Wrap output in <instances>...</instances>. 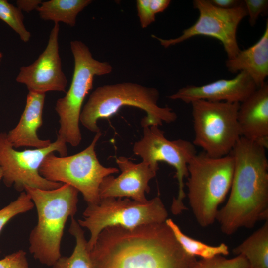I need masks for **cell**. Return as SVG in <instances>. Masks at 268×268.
I'll return each mask as SVG.
<instances>
[{
    "mask_svg": "<svg viewBox=\"0 0 268 268\" xmlns=\"http://www.w3.org/2000/svg\"><path fill=\"white\" fill-rule=\"evenodd\" d=\"M116 162L121 173L116 177L110 175L103 179L99 187L100 199L126 198L146 201L145 193L150 190L149 182L155 177L157 171L143 161L134 163L124 156L116 158Z\"/></svg>",
    "mask_w": 268,
    "mask_h": 268,
    "instance_id": "14",
    "label": "cell"
},
{
    "mask_svg": "<svg viewBox=\"0 0 268 268\" xmlns=\"http://www.w3.org/2000/svg\"><path fill=\"white\" fill-rule=\"evenodd\" d=\"M34 207V204L29 196L24 191L21 192L15 200L0 210V233L14 217L29 211Z\"/></svg>",
    "mask_w": 268,
    "mask_h": 268,
    "instance_id": "24",
    "label": "cell"
},
{
    "mask_svg": "<svg viewBox=\"0 0 268 268\" xmlns=\"http://www.w3.org/2000/svg\"><path fill=\"white\" fill-rule=\"evenodd\" d=\"M0 19L8 25L24 42H27L31 38V33L24 24L22 11L6 0H0Z\"/></svg>",
    "mask_w": 268,
    "mask_h": 268,
    "instance_id": "23",
    "label": "cell"
},
{
    "mask_svg": "<svg viewBox=\"0 0 268 268\" xmlns=\"http://www.w3.org/2000/svg\"><path fill=\"white\" fill-rule=\"evenodd\" d=\"M257 88L244 71L231 79H219L203 85H187L168 97L191 103L198 100L241 103Z\"/></svg>",
    "mask_w": 268,
    "mask_h": 268,
    "instance_id": "15",
    "label": "cell"
},
{
    "mask_svg": "<svg viewBox=\"0 0 268 268\" xmlns=\"http://www.w3.org/2000/svg\"><path fill=\"white\" fill-rule=\"evenodd\" d=\"M67 143L57 138L48 147L23 151L16 150L9 142L7 133H0V166L3 172L6 186H14L19 192L26 187L49 190L59 188L63 184L48 181L39 173V169L46 156L58 152L60 156L67 155Z\"/></svg>",
    "mask_w": 268,
    "mask_h": 268,
    "instance_id": "12",
    "label": "cell"
},
{
    "mask_svg": "<svg viewBox=\"0 0 268 268\" xmlns=\"http://www.w3.org/2000/svg\"><path fill=\"white\" fill-rule=\"evenodd\" d=\"M59 24L54 23L43 52L31 64L20 68L16 80L26 85L29 92H66L67 80L62 70L59 54Z\"/></svg>",
    "mask_w": 268,
    "mask_h": 268,
    "instance_id": "13",
    "label": "cell"
},
{
    "mask_svg": "<svg viewBox=\"0 0 268 268\" xmlns=\"http://www.w3.org/2000/svg\"><path fill=\"white\" fill-rule=\"evenodd\" d=\"M248 16L249 23L254 26L260 15L268 10V0H243Z\"/></svg>",
    "mask_w": 268,
    "mask_h": 268,
    "instance_id": "26",
    "label": "cell"
},
{
    "mask_svg": "<svg viewBox=\"0 0 268 268\" xmlns=\"http://www.w3.org/2000/svg\"><path fill=\"white\" fill-rule=\"evenodd\" d=\"M193 3L199 12L198 18L193 25L184 29L180 36L167 39L154 35L152 37L166 48L194 36L210 37L221 43L227 59L234 58L240 50L237 40V30L240 22L247 16L243 1L230 9L218 7L209 0H194Z\"/></svg>",
    "mask_w": 268,
    "mask_h": 268,
    "instance_id": "11",
    "label": "cell"
},
{
    "mask_svg": "<svg viewBox=\"0 0 268 268\" xmlns=\"http://www.w3.org/2000/svg\"><path fill=\"white\" fill-rule=\"evenodd\" d=\"M2 58V53L0 51V63H1V61Z\"/></svg>",
    "mask_w": 268,
    "mask_h": 268,
    "instance_id": "32",
    "label": "cell"
},
{
    "mask_svg": "<svg viewBox=\"0 0 268 268\" xmlns=\"http://www.w3.org/2000/svg\"><path fill=\"white\" fill-rule=\"evenodd\" d=\"M3 170L1 167V166H0V181L3 179Z\"/></svg>",
    "mask_w": 268,
    "mask_h": 268,
    "instance_id": "31",
    "label": "cell"
},
{
    "mask_svg": "<svg viewBox=\"0 0 268 268\" xmlns=\"http://www.w3.org/2000/svg\"><path fill=\"white\" fill-rule=\"evenodd\" d=\"M133 151L156 171L160 162L174 168L178 190L177 197L173 199L171 211L173 214L178 215L186 210L183 202L186 197L184 179L188 176V165L197 154L193 143L182 139L168 140L159 126L152 125L143 127V137L134 143Z\"/></svg>",
    "mask_w": 268,
    "mask_h": 268,
    "instance_id": "10",
    "label": "cell"
},
{
    "mask_svg": "<svg viewBox=\"0 0 268 268\" xmlns=\"http://www.w3.org/2000/svg\"><path fill=\"white\" fill-rule=\"evenodd\" d=\"M101 135V132L96 133L90 145L75 154L58 157L50 153L40 166V174L48 181L74 187L82 194L88 205L97 204L102 180L119 171L116 167L104 166L97 158L95 146Z\"/></svg>",
    "mask_w": 268,
    "mask_h": 268,
    "instance_id": "8",
    "label": "cell"
},
{
    "mask_svg": "<svg viewBox=\"0 0 268 268\" xmlns=\"http://www.w3.org/2000/svg\"><path fill=\"white\" fill-rule=\"evenodd\" d=\"M232 252L245 257L250 268H268V219Z\"/></svg>",
    "mask_w": 268,
    "mask_h": 268,
    "instance_id": "19",
    "label": "cell"
},
{
    "mask_svg": "<svg viewBox=\"0 0 268 268\" xmlns=\"http://www.w3.org/2000/svg\"><path fill=\"white\" fill-rule=\"evenodd\" d=\"M159 91L132 82H123L98 87L90 94L82 109L80 122L89 131L100 132L97 122L116 114L124 106H132L144 111L146 116L141 119L144 127L161 126L176 121L177 116L169 107L157 104Z\"/></svg>",
    "mask_w": 268,
    "mask_h": 268,
    "instance_id": "4",
    "label": "cell"
},
{
    "mask_svg": "<svg viewBox=\"0 0 268 268\" xmlns=\"http://www.w3.org/2000/svg\"><path fill=\"white\" fill-rule=\"evenodd\" d=\"M45 94L29 92L24 111L15 128L7 134L9 142L14 148L32 147L36 149L49 146L50 140L39 138L37 131L43 124V110Z\"/></svg>",
    "mask_w": 268,
    "mask_h": 268,
    "instance_id": "17",
    "label": "cell"
},
{
    "mask_svg": "<svg viewBox=\"0 0 268 268\" xmlns=\"http://www.w3.org/2000/svg\"><path fill=\"white\" fill-rule=\"evenodd\" d=\"M74 59V71L70 86L66 95L58 99L55 110L60 119L57 137L76 147L82 135L79 128L83 103L92 89L94 77L110 73L112 66L94 59L88 46L78 40L70 43Z\"/></svg>",
    "mask_w": 268,
    "mask_h": 268,
    "instance_id": "6",
    "label": "cell"
},
{
    "mask_svg": "<svg viewBox=\"0 0 268 268\" xmlns=\"http://www.w3.org/2000/svg\"><path fill=\"white\" fill-rule=\"evenodd\" d=\"M168 212L162 200L156 197L145 202L129 198H105L96 204L88 205L83 219L77 222L90 233L87 247L90 251L100 233L105 228L121 227L133 229L140 226L164 223Z\"/></svg>",
    "mask_w": 268,
    "mask_h": 268,
    "instance_id": "7",
    "label": "cell"
},
{
    "mask_svg": "<svg viewBox=\"0 0 268 268\" xmlns=\"http://www.w3.org/2000/svg\"><path fill=\"white\" fill-rule=\"evenodd\" d=\"M41 0H18L16 1L17 7L22 11L30 12L37 10L42 3Z\"/></svg>",
    "mask_w": 268,
    "mask_h": 268,
    "instance_id": "29",
    "label": "cell"
},
{
    "mask_svg": "<svg viewBox=\"0 0 268 268\" xmlns=\"http://www.w3.org/2000/svg\"><path fill=\"white\" fill-rule=\"evenodd\" d=\"M0 268H29L27 254L19 250L0 260Z\"/></svg>",
    "mask_w": 268,
    "mask_h": 268,
    "instance_id": "27",
    "label": "cell"
},
{
    "mask_svg": "<svg viewBox=\"0 0 268 268\" xmlns=\"http://www.w3.org/2000/svg\"><path fill=\"white\" fill-rule=\"evenodd\" d=\"M213 5L223 9H230L239 5L242 1L238 0H209Z\"/></svg>",
    "mask_w": 268,
    "mask_h": 268,
    "instance_id": "30",
    "label": "cell"
},
{
    "mask_svg": "<svg viewBox=\"0 0 268 268\" xmlns=\"http://www.w3.org/2000/svg\"><path fill=\"white\" fill-rule=\"evenodd\" d=\"M266 149L241 137L230 154L234 169L230 194L218 210L221 231L230 235L239 229L251 228L268 219V161Z\"/></svg>",
    "mask_w": 268,
    "mask_h": 268,
    "instance_id": "2",
    "label": "cell"
},
{
    "mask_svg": "<svg viewBox=\"0 0 268 268\" xmlns=\"http://www.w3.org/2000/svg\"><path fill=\"white\" fill-rule=\"evenodd\" d=\"M92 2L91 0H50L42 2L36 10L43 20L74 27L79 13Z\"/></svg>",
    "mask_w": 268,
    "mask_h": 268,
    "instance_id": "20",
    "label": "cell"
},
{
    "mask_svg": "<svg viewBox=\"0 0 268 268\" xmlns=\"http://www.w3.org/2000/svg\"><path fill=\"white\" fill-rule=\"evenodd\" d=\"M165 223L183 250L190 256L209 259L219 255H228L229 253L228 247L224 243L217 246L207 245L185 234L171 219L167 218Z\"/></svg>",
    "mask_w": 268,
    "mask_h": 268,
    "instance_id": "21",
    "label": "cell"
},
{
    "mask_svg": "<svg viewBox=\"0 0 268 268\" xmlns=\"http://www.w3.org/2000/svg\"><path fill=\"white\" fill-rule=\"evenodd\" d=\"M241 136L268 148V84L265 82L240 104Z\"/></svg>",
    "mask_w": 268,
    "mask_h": 268,
    "instance_id": "16",
    "label": "cell"
},
{
    "mask_svg": "<svg viewBox=\"0 0 268 268\" xmlns=\"http://www.w3.org/2000/svg\"><path fill=\"white\" fill-rule=\"evenodd\" d=\"M69 232L75 239L76 244L70 256H61L52 268H91V260L84 232L78 222L71 217Z\"/></svg>",
    "mask_w": 268,
    "mask_h": 268,
    "instance_id": "22",
    "label": "cell"
},
{
    "mask_svg": "<svg viewBox=\"0 0 268 268\" xmlns=\"http://www.w3.org/2000/svg\"><path fill=\"white\" fill-rule=\"evenodd\" d=\"M91 268H189L187 254L166 224L104 229L89 251Z\"/></svg>",
    "mask_w": 268,
    "mask_h": 268,
    "instance_id": "1",
    "label": "cell"
},
{
    "mask_svg": "<svg viewBox=\"0 0 268 268\" xmlns=\"http://www.w3.org/2000/svg\"><path fill=\"white\" fill-rule=\"evenodd\" d=\"M228 70L232 73H247L257 87L262 86L268 75V20L259 40L249 48L241 50L233 58L225 62Z\"/></svg>",
    "mask_w": 268,
    "mask_h": 268,
    "instance_id": "18",
    "label": "cell"
},
{
    "mask_svg": "<svg viewBox=\"0 0 268 268\" xmlns=\"http://www.w3.org/2000/svg\"><path fill=\"white\" fill-rule=\"evenodd\" d=\"M24 191L37 214V224L29 237V252L40 263L52 267L62 256L64 228L68 217L77 211L79 191L67 184L49 190L26 187Z\"/></svg>",
    "mask_w": 268,
    "mask_h": 268,
    "instance_id": "3",
    "label": "cell"
},
{
    "mask_svg": "<svg viewBox=\"0 0 268 268\" xmlns=\"http://www.w3.org/2000/svg\"><path fill=\"white\" fill-rule=\"evenodd\" d=\"M190 104L193 144L212 157L230 154L242 137L237 119L240 103L198 100Z\"/></svg>",
    "mask_w": 268,
    "mask_h": 268,
    "instance_id": "9",
    "label": "cell"
},
{
    "mask_svg": "<svg viewBox=\"0 0 268 268\" xmlns=\"http://www.w3.org/2000/svg\"><path fill=\"white\" fill-rule=\"evenodd\" d=\"M137 15L142 28H145L155 21V13L150 6V0L136 1Z\"/></svg>",
    "mask_w": 268,
    "mask_h": 268,
    "instance_id": "28",
    "label": "cell"
},
{
    "mask_svg": "<svg viewBox=\"0 0 268 268\" xmlns=\"http://www.w3.org/2000/svg\"><path fill=\"white\" fill-rule=\"evenodd\" d=\"M234 169L232 155L214 158L202 152L188 165L186 183L189 202L198 223L202 227L216 220L218 206L230 190Z\"/></svg>",
    "mask_w": 268,
    "mask_h": 268,
    "instance_id": "5",
    "label": "cell"
},
{
    "mask_svg": "<svg viewBox=\"0 0 268 268\" xmlns=\"http://www.w3.org/2000/svg\"><path fill=\"white\" fill-rule=\"evenodd\" d=\"M189 268H250V266L242 255L231 259L219 255L209 259L196 260Z\"/></svg>",
    "mask_w": 268,
    "mask_h": 268,
    "instance_id": "25",
    "label": "cell"
}]
</instances>
